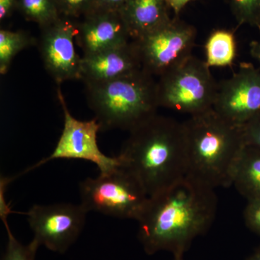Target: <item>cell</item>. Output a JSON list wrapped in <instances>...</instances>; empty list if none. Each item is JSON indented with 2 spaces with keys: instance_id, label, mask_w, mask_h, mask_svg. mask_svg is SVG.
<instances>
[{
  "instance_id": "6da1fadb",
  "label": "cell",
  "mask_w": 260,
  "mask_h": 260,
  "mask_svg": "<svg viewBox=\"0 0 260 260\" xmlns=\"http://www.w3.org/2000/svg\"><path fill=\"white\" fill-rule=\"evenodd\" d=\"M218 208L215 189L189 176L150 197L138 220V238L148 254L184 256L211 226Z\"/></svg>"
},
{
  "instance_id": "7a4b0ae2",
  "label": "cell",
  "mask_w": 260,
  "mask_h": 260,
  "mask_svg": "<svg viewBox=\"0 0 260 260\" xmlns=\"http://www.w3.org/2000/svg\"><path fill=\"white\" fill-rule=\"evenodd\" d=\"M118 156L149 197L158 194L187 174L183 122L155 114L130 130Z\"/></svg>"
},
{
  "instance_id": "3957f363",
  "label": "cell",
  "mask_w": 260,
  "mask_h": 260,
  "mask_svg": "<svg viewBox=\"0 0 260 260\" xmlns=\"http://www.w3.org/2000/svg\"><path fill=\"white\" fill-rule=\"evenodd\" d=\"M187 174L216 189L232 186L238 160L246 147L242 126L232 124L213 109L183 121Z\"/></svg>"
},
{
  "instance_id": "277c9868",
  "label": "cell",
  "mask_w": 260,
  "mask_h": 260,
  "mask_svg": "<svg viewBox=\"0 0 260 260\" xmlns=\"http://www.w3.org/2000/svg\"><path fill=\"white\" fill-rule=\"evenodd\" d=\"M89 107L102 132L130 131L156 114L157 81L140 69L109 81L85 83Z\"/></svg>"
},
{
  "instance_id": "5b68a950",
  "label": "cell",
  "mask_w": 260,
  "mask_h": 260,
  "mask_svg": "<svg viewBox=\"0 0 260 260\" xmlns=\"http://www.w3.org/2000/svg\"><path fill=\"white\" fill-rule=\"evenodd\" d=\"M210 68L191 55L160 75L157 81L158 107L189 116L213 109L218 83Z\"/></svg>"
},
{
  "instance_id": "8992f818",
  "label": "cell",
  "mask_w": 260,
  "mask_h": 260,
  "mask_svg": "<svg viewBox=\"0 0 260 260\" xmlns=\"http://www.w3.org/2000/svg\"><path fill=\"white\" fill-rule=\"evenodd\" d=\"M79 194L80 204L88 213L137 221L150 198L140 181L123 167L84 179Z\"/></svg>"
},
{
  "instance_id": "52a82bcc",
  "label": "cell",
  "mask_w": 260,
  "mask_h": 260,
  "mask_svg": "<svg viewBox=\"0 0 260 260\" xmlns=\"http://www.w3.org/2000/svg\"><path fill=\"white\" fill-rule=\"evenodd\" d=\"M57 96L64 114V127L55 148L52 153L24 171L26 174L41 166L56 159H79L93 162L100 171L106 174L121 167L119 156L109 157L102 153L97 142V135L102 132L96 119L81 121L70 114L61 88L57 89Z\"/></svg>"
},
{
  "instance_id": "ba28073f",
  "label": "cell",
  "mask_w": 260,
  "mask_h": 260,
  "mask_svg": "<svg viewBox=\"0 0 260 260\" xmlns=\"http://www.w3.org/2000/svg\"><path fill=\"white\" fill-rule=\"evenodd\" d=\"M196 37L193 25L175 17L160 28L133 40L138 48L142 70L159 78L192 55Z\"/></svg>"
},
{
  "instance_id": "9c48e42d",
  "label": "cell",
  "mask_w": 260,
  "mask_h": 260,
  "mask_svg": "<svg viewBox=\"0 0 260 260\" xmlns=\"http://www.w3.org/2000/svg\"><path fill=\"white\" fill-rule=\"evenodd\" d=\"M88 213L80 203H55L34 205L25 214L38 244L64 252L83 231Z\"/></svg>"
},
{
  "instance_id": "30bf717a",
  "label": "cell",
  "mask_w": 260,
  "mask_h": 260,
  "mask_svg": "<svg viewBox=\"0 0 260 260\" xmlns=\"http://www.w3.org/2000/svg\"><path fill=\"white\" fill-rule=\"evenodd\" d=\"M213 109L240 126L259 114L260 70L250 63H242L237 73L218 83Z\"/></svg>"
},
{
  "instance_id": "8fae6325",
  "label": "cell",
  "mask_w": 260,
  "mask_h": 260,
  "mask_svg": "<svg viewBox=\"0 0 260 260\" xmlns=\"http://www.w3.org/2000/svg\"><path fill=\"white\" fill-rule=\"evenodd\" d=\"M41 30L39 51L51 78L58 85L67 80H81L82 57L77 54L74 44L76 20L61 16Z\"/></svg>"
},
{
  "instance_id": "7c38bea8",
  "label": "cell",
  "mask_w": 260,
  "mask_h": 260,
  "mask_svg": "<svg viewBox=\"0 0 260 260\" xmlns=\"http://www.w3.org/2000/svg\"><path fill=\"white\" fill-rule=\"evenodd\" d=\"M132 41L119 10L90 12L77 21L75 42L82 49L83 56L119 47Z\"/></svg>"
},
{
  "instance_id": "4fadbf2b",
  "label": "cell",
  "mask_w": 260,
  "mask_h": 260,
  "mask_svg": "<svg viewBox=\"0 0 260 260\" xmlns=\"http://www.w3.org/2000/svg\"><path fill=\"white\" fill-rule=\"evenodd\" d=\"M142 69L138 48L134 41L82 56L81 80L91 83L109 81Z\"/></svg>"
},
{
  "instance_id": "5bb4252c",
  "label": "cell",
  "mask_w": 260,
  "mask_h": 260,
  "mask_svg": "<svg viewBox=\"0 0 260 260\" xmlns=\"http://www.w3.org/2000/svg\"><path fill=\"white\" fill-rule=\"evenodd\" d=\"M169 9L166 0H126L119 11L133 41L169 23Z\"/></svg>"
},
{
  "instance_id": "9a60e30c",
  "label": "cell",
  "mask_w": 260,
  "mask_h": 260,
  "mask_svg": "<svg viewBox=\"0 0 260 260\" xmlns=\"http://www.w3.org/2000/svg\"><path fill=\"white\" fill-rule=\"evenodd\" d=\"M232 186L248 201L260 200V150L246 145L232 178Z\"/></svg>"
},
{
  "instance_id": "2e32d148",
  "label": "cell",
  "mask_w": 260,
  "mask_h": 260,
  "mask_svg": "<svg viewBox=\"0 0 260 260\" xmlns=\"http://www.w3.org/2000/svg\"><path fill=\"white\" fill-rule=\"evenodd\" d=\"M205 50V62L209 68L231 66L237 58L235 34L225 29L214 30L207 39Z\"/></svg>"
},
{
  "instance_id": "e0dca14e",
  "label": "cell",
  "mask_w": 260,
  "mask_h": 260,
  "mask_svg": "<svg viewBox=\"0 0 260 260\" xmlns=\"http://www.w3.org/2000/svg\"><path fill=\"white\" fill-rule=\"evenodd\" d=\"M36 39L23 30H0V74L5 75L19 52L34 45Z\"/></svg>"
},
{
  "instance_id": "ac0fdd59",
  "label": "cell",
  "mask_w": 260,
  "mask_h": 260,
  "mask_svg": "<svg viewBox=\"0 0 260 260\" xmlns=\"http://www.w3.org/2000/svg\"><path fill=\"white\" fill-rule=\"evenodd\" d=\"M18 10L24 18L37 23L41 28L61 17L54 0H18Z\"/></svg>"
},
{
  "instance_id": "d6986e66",
  "label": "cell",
  "mask_w": 260,
  "mask_h": 260,
  "mask_svg": "<svg viewBox=\"0 0 260 260\" xmlns=\"http://www.w3.org/2000/svg\"><path fill=\"white\" fill-rule=\"evenodd\" d=\"M230 5L239 25H250L260 31V0H230Z\"/></svg>"
},
{
  "instance_id": "ffe728a7",
  "label": "cell",
  "mask_w": 260,
  "mask_h": 260,
  "mask_svg": "<svg viewBox=\"0 0 260 260\" xmlns=\"http://www.w3.org/2000/svg\"><path fill=\"white\" fill-rule=\"evenodd\" d=\"M8 235V243L3 260H34L39 245L34 239L27 246H24L15 239L10 232L8 223H4Z\"/></svg>"
},
{
  "instance_id": "44dd1931",
  "label": "cell",
  "mask_w": 260,
  "mask_h": 260,
  "mask_svg": "<svg viewBox=\"0 0 260 260\" xmlns=\"http://www.w3.org/2000/svg\"><path fill=\"white\" fill-rule=\"evenodd\" d=\"M61 17L78 20L91 10L95 0H54Z\"/></svg>"
},
{
  "instance_id": "7402d4cb",
  "label": "cell",
  "mask_w": 260,
  "mask_h": 260,
  "mask_svg": "<svg viewBox=\"0 0 260 260\" xmlns=\"http://www.w3.org/2000/svg\"><path fill=\"white\" fill-rule=\"evenodd\" d=\"M244 219L246 226L260 237V200L247 202Z\"/></svg>"
},
{
  "instance_id": "603a6c76",
  "label": "cell",
  "mask_w": 260,
  "mask_h": 260,
  "mask_svg": "<svg viewBox=\"0 0 260 260\" xmlns=\"http://www.w3.org/2000/svg\"><path fill=\"white\" fill-rule=\"evenodd\" d=\"M242 128L246 145L260 150V112Z\"/></svg>"
},
{
  "instance_id": "cb8c5ba5",
  "label": "cell",
  "mask_w": 260,
  "mask_h": 260,
  "mask_svg": "<svg viewBox=\"0 0 260 260\" xmlns=\"http://www.w3.org/2000/svg\"><path fill=\"white\" fill-rule=\"evenodd\" d=\"M125 2L126 0H95L90 12L116 11L120 9Z\"/></svg>"
},
{
  "instance_id": "d4e9b609",
  "label": "cell",
  "mask_w": 260,
  "mask_h": 260,
  "mask_svg": "<svg viewBox=\"0 0 260 260\" xmlns=\"http://www.w3.org/2000/svg\"><path fill=\"white\" fill-rule=\"evenodd\" d=\"M18 0H0V20L10 18L18 9Z\"/></svg>"
},
{
  "instance_id": "484cf974",
  "label": "cell",
  "mask_w": 260,
  "mask_h": 260,
  "mask_svg": "<svg viewBox=\"0 0 260 260\" xmlns=\"http://www.w3.org/2000/svg\"><path fill=\"white\" fill-rule=\"evenodd\" d=\"M169 8L174 11L176 17L179 15L181 10L185 8L188 3H190L191 0H166Z\"/></svg>"
},
{
  "instance_id": "4316f807",
  "label": "cell",
  "mask_w": 260,
  "mask_h": 260,
  "mask_svg": "<svg viewBox=\"0 0 260 260\" xmlns=\"http://www.w3.org/2000/svg\"><path fill=\"white\" fill-rule=\"evenodd\" d=\"M249 49L251 56L256 59L260 65V42L253 41L249 44Z\"/></svg>"
},
{
  "instance_id": "83f0119b",
  "label": "cell",
  "mask_w": 260,
  "mask_h": 260,
  "mask_svg": "<svg viewBox=\"0 0 260 260\" xmlns=\"http://www.w3.org/2000/svg\"><path fill=\"white\" fill-rule=\"evenodd\" d=\"M245 260H260V246L250 256H248Z\"/></svg>"
},
{
  "instance_id": "f1b7e54d",
  "label": "cell",
  "mask_w": 260,
  "mask_h": 260,
  "mask_svg": "<svg viewBox=\"0 0 260 260\" xmlns=\"http://www.w3.org/2000/svg\"><path fill=\"white\" fill-rule=\"evenodd\" d=\"M173 260H184V256H174Z\"/></svg>"
}]
</instances>
